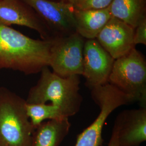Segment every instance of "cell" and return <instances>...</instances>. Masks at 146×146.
<instances>
[{"label":"cell","mask_w":146,"mask_h":146,"mask_svg":"<svg viewBox=\"0 0 146 146\" xmlns=\"http://www.w3.org/2000/svg\"><path fill=\"white\" fill-rule=\"evenodd\" d=\"M50 46L51 40L31 38L0 23V70L27 75L40 73L49 67Z\"/></svg>","instance_id":"6da1fadb"},{"label":"cell","mask_w":146,"mask_h":146,"mask_svg":"<svg viewBox=\"0 0 146 146\" xmlns=\"http://www.w3.org/2000/svg\"><path fill=\"white\" fill-rule=\"evenodd\" d=\"M45 67L36 84L29 91L26 100L28 104H45L50 102L68 118L80 110L83 97L80 93L79 75L62 78Z\"/></svg>","instance_id":"7a4b0ae2"},{"label":"cell","mask_w":146,"mask_h":146,"mask_svg":"<svg viewBox=\"0 0 146 146\" xmlns=\"http://www.w3.org/2000/svg\"><path fill=\"white\" fill-rule=\"evenodd\" d=\"M26 105V100L0 88V146H31L34 128Z\"/></svg>","instance_id":"3957f363"},{"label":"cell","mask_w":146,"mask_h":146,"mask_svg":"<svg viewBox=\"0 0 146 146\" xmlns=\"http://www.w3.org/2000/svg\"><path fill=\"white\" fill-rule=\"evenodd\" d=\"M108 84L146 107V61L135 48L115 60Z\"/></svg>","instance_id":"277c9868"},{"label":"cell","mask_w":146,"mask_h":146,"mask_svg":"<svg viewBox=\"0 0 146 146\" xmlns=\"http://www.w3.org/2000/svg\"><path fill=\"white\" fill-rule=\"evenodd\" d=\"M91 96L99 107L94 122L78 134L75 146H102V130L108 117L117 108L134 102L129 96L110 84L90 89Z\"/></svg>","instance_id":"5b68a950"},{"label":"cell","mask_w":146,"mask_h":146,"mask_svg":"<svg viewBox=\"0 0 146 146\" xmlns=\"http://www.w3.org/2000/svg\"><path fill=\"white\" fill-rule=\"evenodd\" d=\"M50 40L49 67L52 72L62 78L82 75L86 39L75 33Z\"/></svg>","instance_id":"8992f818"},{"label":"cell","mask_w":146,"mask_h":146,"mask_svg":"<svg viewBox=\"0 0 146 146\" xmlns=\"http://www.w3.org/2000/svg\"><path fill=\"white\" fill-rule=\"evenodd\" d=\"M22 1L36 13L50 32L52 39L76 33L74 15V8L68 1L55 0Z\"/></svg>","instance_id":"52a82bcc"},{"label":"cell","mask_w":146,"mask_h":146,"mask_svg":"<svg viewBox=\"0 0 146 146\" xmlns=\"http://www.w3.org/2000/svg\"><path fill=\"white\" fill-rule=\"evenodd\" d=\"M115 59L96 39L86 40L83 52V73L86 86L90 89L108 84Z\"/></svg>","instance_id":"ba28073f"},{"label":"cell","mask_w":146,"mask_h":146,"mask_svg":"<svg viewBox=\"0 0 146 146\" xmlns=\"http://www.w3.org/2000/svg\"><path fill=\"white\" fill-rule=\"evenodd\" d=\"M0 23L8 26L13 25L29 28L36 31L43 40L52 38L36 13L22 0H0Z\"/></svg>","instance_id":"9c48e42d"},{"label":"cell","mask_w":146,"mask_h":146,"mask_svg":"<svg viewBox=\"0 0 146 146\" xmlns=\"http://www.w3.org/2000/svg\"><path fill=\"white\" fill-rule=\"evenodd\" d=\"M135 29L114 17H111L96 39L115 60L121 58L135 48L134 43Z\"/></svg>","instance_id":"30bf717a"},{"label":"cell","mask_w":146,"mask_h":146,"mask_svg":"<svg viewBox=\"0 0 146 146\" xmlns=\"http://www.w3.org/2000/svg\"><path fill=\"white\" fill-rule=\"evenodd\" d=\"M119 146H139L146 140V107L125 110L115 121Z\"/></svg>","instance_id":"8fae6325"},{"label":"cell","mask_w":146,"mask_h":146,"mask_svg":"<svg viewBox=\"0 0 146 146\" xmlns=\"http://www.w3.org/2000/svg\"><path fill=\"white\" fill-rule=\"evenodd\" d=\"M74 15L76 31L86 40L96 39L111 17L108 7L101 9H74Z\"/></svg>","instance_id":"7c38bea8"},{"label":"cell","mask_w":146,"mask_h":146,"mask_svg":"<svg viewBox=\"0 0 146 146\" xmlns=\"http://www.w3.org/2000/svg\"><path fill=\"white\" fill-rule=\"evenodd\" d=\"M70 127L68 118L45 121L35 128L31 146H59Z\"/></svg>","instance_id":"4fadbf2b"},{"label":"cell","mask_w":146,"mask_h":146,"mask_svg":"<svg viewBox=\"0 0 146 146\" xmlns=\"http://www.w3.org/2000/svg\"><path fill=\"white\" fill-rule=\"evenodd\" d=\"M108 9L114 17L134 29L146 16V0H113Z\"/></svg>","instance_id":"5bb4252c"},{"label":"cell","mask_w":146,"mask_h":146,"mask_svg":"<svg viewBox=\"0 0 146 146\" xmlns=\"http://www.w3.org/2000/svg\"><path fill=\"white\" fill-rule=\"evenodd\" d=\"M27 114L34 129L43 122L50 120L65 119L58 107L50 104H28L26 105Z\"/></svg>","instance_id":"9a60e30c"},{"label":"cell","mask_w":146,"mask_h":146,"mask_svg":"<svg viewBox=\"0 0 146 146\" xmlns=\"http://www.w3.org/2000/svg\"><path fill=\"white\" fill-rule=\"evenodd\" d=\"M113 0H67L76 10L101 9L110 6Z\"/></svg>","instance_id":"2e32d148"},{"label":"cell","mask_w":146,"mask_h":146,"mask_svg":"<svg viewBox=\"0 0 146 146\" xmlns=\"http://www.w3.org/2000/svg\"><path fill=\"white\" fill-rule=\"evenodd\" d=\"M134 43L135 46L146 44V16L141 19L135 28Z\"/></svg>","instance_id":"e0dca14e"},{"label":"cell","mask_w":146,"mask_h":146,"mask_svg":"<svg viewBox=\"0 0 146 146\" xmlns=\"http://www.w3.org/2000/svg\"><path fill=\"white\" fill-rule=\"evenodd\" d=\"M108 146H119V141H118L117 130L116 127L114 125L113 127L111 135L110 137Z\"/></svg>","instance_id":"ac0fdd59"},{"label":"cell","mask_w":146,"mask_h":146,"mask_svg":"<svg viewBox=\"0 0 146 146\" xmlns=\"http://www.w3.org/2000/svg\"><path fill=\"white\" fill-rule=\"evenodd\" d=\"M55 1H67V0H55Z\"/></svg>","instance_id":"d6986e66"}]
</instances>
